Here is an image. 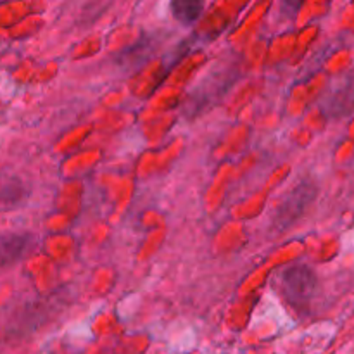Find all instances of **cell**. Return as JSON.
<instances>
[{
	"mask_svg": "<svg viewBox=\"0 0 354 354\" xmlns=\"http://www.w3.org/2000/svg\"><path fill=\"white\" fill-rule=\"evenodd\" d=\"M282 287L290 306L306 310L318 290V277L311 266L297 263L283 272Z\"/></svg>",
	"mask_w": 354,
	"mask_h": 354,
	"instance_id": "6da1fadb",
	"label": "cell"
},
{
	"mask_svg": "<svg viewBox=\"0 0 354 354\" xmlns=\"http://www.w3.org/2000/svg\"><path fill=\"white\" fill-rule=\"evenodd\" d=\"M317 187L313 182H301L294 187L286 199L279 204V207L273 213L272 221L277 234H282L287 228L292 227L297 220L304 214V211L311 206V203L317 197Z\"/></svg>",
	"mask_w": 354,
	"mask_h": 354,
	"instance_id": "7a4b0ae2",
	"label": "cell"
},
{
	"mask_svg": "<svg viewBox=\"0 0 354 354\" xmlns=\"http://www.w3.org/2000/svg\"><path fill=\"white\" fill-rule=\"evenodd\" d=\"M31 245L28 234H7L0 237V266H9L19 261Z\"/></svg>",
	"mask_w": 354,
	"mask_h": 354,
	"instance_id": "3957f363",
	"label": "cell"
},
{
	"mask_svg": "<svg viewBox=\"0 0 354 354\" xmlns=\"http://www.w3.org/2000/svg\"><path fill=\"white\" fill-rule=\"evenodd\" d=\"M325 100V111L334 113V116L351 113V109H354V82H342V85L337 86Z\"/></svg>",
	"mask_w": 354,
	"mask_h": 354,
	"instance_id": "277c9868",
	"label": "cell"
},
{
	"mask_svg": "<svg viewBox=\"0 0 354 354\" xmlns=\"http://www.w3.org/2000/svg\"><path fill=\"white\" fill-rule=\"evenodd\" d=\"M173 16L183 24H194L204 10V3L199 0H175L171 3Z\"/></svg>",
	"mask_w": 354,
	"mask_h": 354,
	"instance_id": "5b68a950",
	"label": "cell"
},
{
	"mask_svg": "<svg viewBox=\"0 0 354 354\" xmlns=\"http://www.w3.org/2000/svg\"><path fill=\"white\" fill-rule=\"evenodd\" d=\"M24 185L19 180H10L0 185V204L3 206H14L24 197Z\"/></svg>",
	"mask_w": 354,
	"mask_h": 354,
	"instance_id": "8992f818",
	"label": "cell"
}]
</instances>
